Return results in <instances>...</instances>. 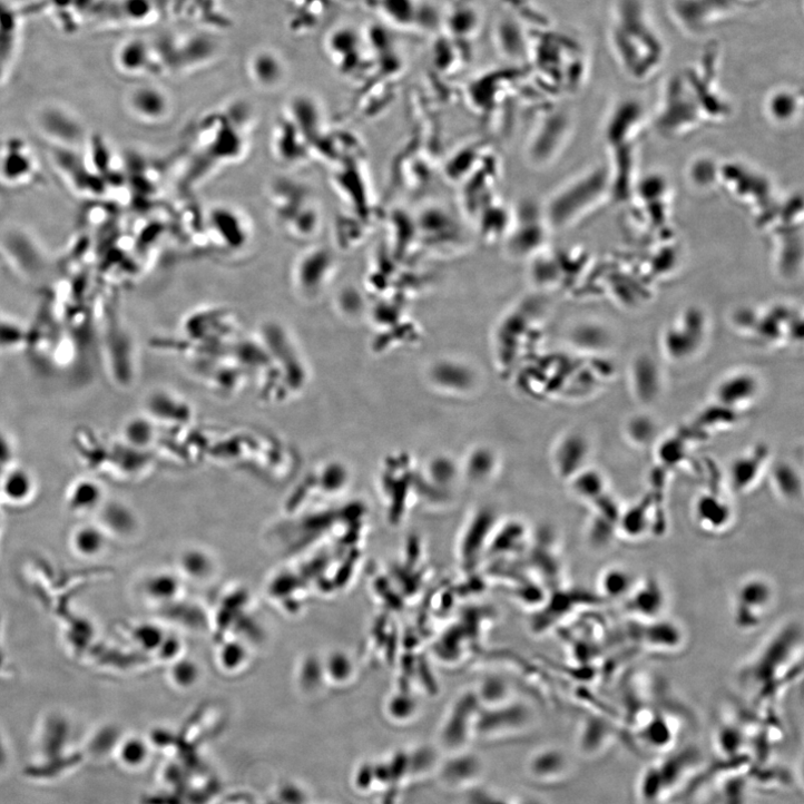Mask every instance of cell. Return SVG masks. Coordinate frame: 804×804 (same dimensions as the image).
Listing matches in <instances>:
<instances>
[{"label":"cell","mask_w":804,"mask_h":804,"mask_svg":"<svg viewBox=\"0 0 804 804\" xmlns=\"http://www.w3.org/2000/svg\"><path fill=\"white\" fill-rule=\"evenodd\" d=\"M611 53L636 82L654 78L667 59V43L644 0H617L609 21Z\"/></svg>","instance_id":"1"},{"label":"cell","mask_w":804,"mask_h":804,"mask_svg":"<svg viewBox=\"0 0 804 804\" xmlns=\"http://www.w3.org/2000/svg\"><path fill=\"white\" fill-rule=\"evenodd\" d=\"M801 653L802 631L796 622L784 625L767 640L742 673L743 680L754 689L758 702L773 699L796 677Z\"/></svg>","instance_id":"2"},{"label":"cell","mask_w":804,"mask_h":804,"mask_svg":"<svg viewBox=\"0 0 804 804\" xmlns=\"http://www.w3.org/2000/svg\"><path fill=\"white\" fill-rule=\"evenodd\" d=\"M775 600V586L766 577L752 576L744 579L734 594V626L743 633L758 629L771 614Z\"/></svg>","instance_id":"3"},{"label":"cell","mask_w":804,"mask_h":804,"mask_svg":"<svg viewBox=\"0 0 804 804\" xmlns=\"http://www.w3.org/2000/svg\"><path fill=\"white\" fill-rule=\"evenodd\" d=\"M707 331L705 313L695 307L687 308L664 331L663 351L675 362L688 361L703 347Z\"/></svg>","instance_id":"4"},{"label":"cell","mask_w":804,"mask_h":804,"mask_svg":"<svg viewBox=\"0 0 804 804\" xmlns=\"http://www.w3.org/2000/svg\"><path fill=\"white\" fill-rule=\"evenodd\" d=\"M762 391L759 378L748 370L725 375L715 388V402L734 413L741 414L752 408Z\"/></svg>","instance_id":"5"},{"label":"cell","mask_w":804,"mask_h":804,"mask_svg":"<svg viewBox=\"0 0 804 804\" xmlns=\"http://www.w3.org/2000/svg\"><path fill=\"white\" fill-rule=\"evenodd\" d=\"M629 635L635 644L658 653H674L685 643L683 628L665 617L638 621L631 620Z\"/></svg>","instance_id":"6"},{"label":"cell","mask_w":804,"mask_h":804,"mask_svg":"<svg viewBox=\"0 0 804 804\" xmlns=\"http://www.w3.org/2000/svg\"><path fill=\"white\" fill-rule=\"evenodd\" d=\"M622 606L631 620L647 621L663 618L668 606L667 594L661 581L656 577L639 578Z\"/></svg>","instance_id":"7"},{"label":"cell","mask_w":804,"mask_h":804,"mask_svg":"<svg viewBox=\"0 0 804 804\" xmlns=\"http://www.w3.org/2000/svg\"><path fill=\"white\" fill-rule=\"evenodd\" d=\"M696 527L706 535L718 536L734 524L735 512L732 503L718 492L699 494L693 506Z\"/></svg>","instance_id":"8"},{"label":"cell","mask_w":804,"mask_h":804,"mask_svg":"<svg viewBox=\"0 0 804 804\" xmlns=\"http://www.w3.org/2000/svg\"><path fill=\"white\" fill-rule=\"evenodd\" d=\"M629 381L637 401L645 406L655 404L664 388V374L660 364L650 354L637 355L629 369Z\"/></svg>","instance_id":"9"},{"label":"cell","mask_w":804,"mask_h":804,"mask_svg":"<svg viewBox=\"0 0 804 804\" xmlns=\"http://www.w3.org/2000/svg\"><path fill=\"white\" fill-rule=\"evenodd\" d=\"M737 7L735 0H678L675 9L686 29L697 31L729 17Z\"/></svg>","instance_id":"10"},{"label":"cell","mask_w":804,"mask_h":804,"mask_svg":"<svg viewBox=\"0 0 804 804\" xmlns=\"http://www.w3.org/2000/svg\"><path fill=\"white\" fill-rule=\"evenodd\" d=\"M768 457V448L758 445L734 459L727 474L733 491L741 494L749 492L758 483Z\"/></svg>","instance_id":"11"},{"label":"cell","mask_w":804,"mask_h":804,"mask_svg":"<svg viewBox=\"0 0 804 804\" xmlns=\"http://www.w3.org/2000/svg\"><path fill=\"white\" fill-rule=\"evenodd\" d=\"M639 577L624 566H610L604 569L598 578L597 594L607 601L621 604L635 589Z\"/></svg>","instance_id":"12"},{"label":"cell","mask_w":804,"mask_h":804,"mask_svg":"<svg viewBox=\"0 0 804 804\" xmlns=\"http://www.w3.org/2000/svg\"><path fill=\"white\" fill-rule=\"evenodd\" d=\"M697 759L696 749L685 748L655 765L664 795L687 778L689 771L697 765Z\"/></svg>","instance_id":"13"},{"label":"cell","mask_w":804,"mask_h":804,"mask_svg":"<svg viewBox=\"0 0 804 804\" xmlns=\"http://www.w3.org/2000/svg\"><path fill=\"white\" fill-rule=\"evenodd\" d=\"M252 80L261 88H275L285 77V67L282 60L271 51L255 53L249 61Z\"/></svg>","instance_id":"14"},{"label":"cell","mask_w":804,"mask_h":804,"mask_svg":"<svg viewBox=\"0 0 804 804\" xmlns=\"http://www.w3.org/2000/svg\"><path fill=\"white\" fill-rule=\"evenodd\" d=\"M130 105L140 118L149 121L164 119L170 111V101L166 94L154 87L137 89Z\"/></svg>","instance_id":"15"},{"label":"cell","mask_w":804,"mask_h":804,"mask_svg":"<svg viewBox=\"0 0 804 804\" xmlns=\"http://www.w3.org/2000/svg\"><path fill=\"white\" fill-rule=\"evenodd\" d=\"M590 451V443L585 437L578 434L568 437L559 451L561 472L569 478L577 477L586 469Z\"/></svg>","instance_id":"16"},{"label":"cell","mask_w":804,"mask_h":804,"mask_svg":"<svg viewBox=\"0 0 804 804\" xmlns=\"http://www.w3.org/2000/svg\"><path fill=\"white\" fill-rule=\"evenodd\" d=\"M769 479L776 494L788 503H796L803 496V482L800 473L788 462H778L771 469Z\"/></svg>","instance_id":"17"},{"label":"cell","mask_w":804,"mask_h":804,"mask_svg":"<svg viewBox=\"0 0 804 804\" xmlns=\"http://www.w3.org/2000/svg\"><path fill=\"white\" fill-rule=\"evenodd\" d=\"M638 732L644 743L655 749L669 748L675 739L674 720L664 713H651Z\"/></svg>","instance_id":"18"},{"label":"cell","mask_w":804,"mask_h":804,"mask_svg":"<svg viewBox=\"0 0 804 804\" xmlns=\"http://www.w3.org/2000/svg\"><path fill=\"white\" fill-rule=\"evenodd\" d=\"M35 479L23 469H8L0 479V493L11 503H27L35 494Z\"/></svg>","instance_id":"19"},{"label":"cell","mask_w":804,"mask_h":804,"mask_svg":"<svg viewBox=\"0 0 804 804\" xmlns=\"http://www.w3.org/2000/svg\"><path fill=\"white\" fill-rule=\"evenodd\" d=\"M612 728L609 723L602 718H589L584 727L580 745L588 755H597L609 746L612 739Z\"/></svg>","instance_id":"20"},{"label":"cell","mask_w":804,"mask_h":804,"mask_svg":"<svg viewBox=\"0 0 804 804\" xmlns=\"http://www.w3.org/2000/svg\"><path fill=\"white\" fill-rule=\"evenodd\" d=\"M575 480L576 493L591 506L609 494L607 480L600 471L585 469Z\"/></svg>","instance_id":"21"},{"label":"cell","mask_w":804,"mask_h":804,"mask_svg":"<svg viewBox=\"0 0 804 804\" xmlns=\"http://www.w3.org/2000/svg\"><path fill=\"white\" fill-rule=\"evenodd\" d=\"M658 428L653 418L646 414L634 415L625 426V435L630 444L637 449L650 447L657 438Z\"/></svg>","instance_id":"22"},{"label":"cell","mask_w":804,"mask_h":804,"mask_svg":"<svg viewBox=\"0 0 804 804\" xmlns=\"http://www.w3.org/2000/svg\"><path fill=\"white\" fill-rule=\"evenodd\" d=\"M72 545L75 550L85 558L98 557L106 547V537L100 527L85 526L76 531Z\"/></svg>","instance_id":"23"},{"label":"cell","mask_w":804,"mask_h":804,"mask_svg":"<svg viewBox=\"0 0 804 804\" xmlns=\"http://www.w3.org/2000/svg\"><path fill=\"white\" fill-rule=\"evenodd\" d=\"M576 339L586 350L599 353L606 351L610 346L612 340L608 329L596 323L580 326L577 330Z\"/></svg>","instance_id":"24"},{"label":"cell","mask_w":804,"mask_h":804,"mask_svg":"<svg viewBox=\"0 0 804 804\" xmlns=\"http://www.w3.org/2000/svg\"><path fill=\"white\" fill-rule=\"evenodd\" d=\"M798 97L792 89H780L775 91L768 101L771 116L780 121H787L796 115Z\"/></svg>","instance_id":"25"},{"label":"cell","mask_w":804,"mask_h":804,"mask_svg":"<svg viewBox=\"0 0 804 804\" xmlns=\"http://www.w3.org/2000/svg\"><path fill=\"white\" fill-rule=\"evenodd\" d=\"M617 536V524L595 514L589 529L590 543L596 549L607 547Z\"/></svg>","instance_id":"26"},{"label":"cell","mask_w":804,"mask_h":804,"mask_svg":"<svg viewBox=\"0 0 804 804\" xmlns=\"http://www.w3.org/2000/svg\"><path fill=\"white\" fill-rule=\"evenodd\" d=\"M99 488L94 483H82L76 488L71 497L73 509H81L80 512H88L99 507Z\"/></svg>","instance_id":"27"},{"label":"cell","mask_w":804,"mask_h":804,"mask_svg":"<svg viewBox=\"0 0 804 804\" xmlns=\"http://www.w3.org/2000/svg\"><path fill=\"white\" fill-rule=\"evenodd\" d=\"M685 445L680 438H669L661 444L658 451L660 464L674 467L680 463L685 457Z\"/></svg>","instance_id":"28"},{"label":"cell","mask_w":804,"mask_h":804,"mask_svg":"<svg viewBox=\"0 0 804 804\" xmlns=\"http://www.w3.org/2000/svg\"><path fill=\"white\" fill-rule=\"evenodd\" d=\"M744 735L734 726L722 727L718 732V745L722 752H727L729 755H736L741 747H743Z\"/></svg>","instance_id":"29"},{"label":"cell","mask_w":804,"mask_h":804,"mask_svg":"<svg viewBox=\"0 0 804 804\" xmlns=\"http://www.w3.org/2000/svg\"><path fill=\"white\" fill-rule=\"evenodd\" d=\"M148 55L149 52L145 45L138 42L128 45L124 50V65L129 63L130 67L137 71L146 66L145 62L148 60Z\"/></svg>","instance_id":"30"},{"label":"cell","mask_w":804,"mask_h":804,"mask_svg":"<svg viewBox=\"0 0 804 804\" xmlns=\"http://www.w3.org/2000/svg\"><path fill=\"white\" fill-rule=\"evenodd\" d=\"M12 453V445L9 439L2 433H0V468L10 464Z\"/></svg>","instance_id":"31"},{"label":"cell","mask_w":804,"mask_h":804,"mask_svg":"<svg viewBox=\"0 0 804 804\" xmlns=\"http://www.w3.org/2000/svg\"><path fill=\"white\" fill-rule=\"evenodd\" d=\"M8 763H9L8 751L4 746V744L2 743V741H0V769H3L8 765Z\"/></svg>","instance_id":"32"},{"label":"cell","mask_w":804,"mask_h":804,"mask_svg":"<svg viewBox=\"0 0 804 804\" xmlns=\"http://www.w3.org/2000/svg\"><path fill=\"white\" fill-rule=\"evenodd\" d=\"M736 4L741 8L743 7H752L754 4H757L761 2V0H735Z\"/></svg>","instance_id":"33"},{"label":"cell","mask_w":804,"mask_h":804,"mask_svg":"<svg viewBox=\"0 0 804 804\" xmlns=\"http://www.w3.org/2000/svg\"><path fill=\"white\" fill-rule=\"evenodd\" d=\"M659 804V803H658Z\"/></svg>","instance_id":"34"}]
</instances>
